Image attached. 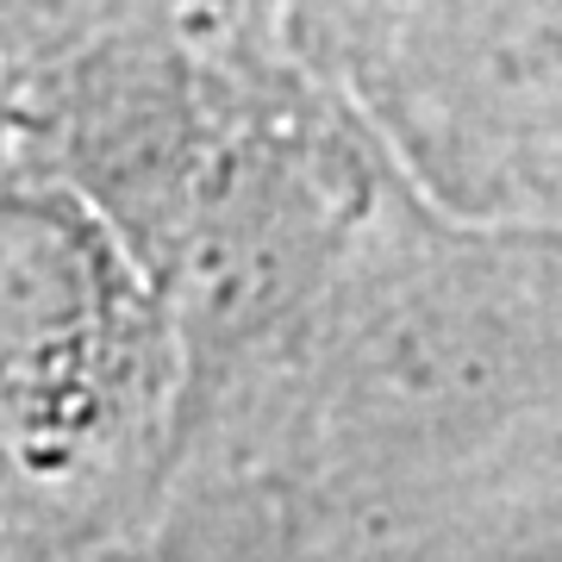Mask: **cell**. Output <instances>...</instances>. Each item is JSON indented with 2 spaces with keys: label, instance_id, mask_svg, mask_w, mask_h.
<instances>
[{
  "label": "cell",
  "instance_id": "obj_1",
  "mask_svg": "<svg viewBox=\"0 0 562 562\" xmlns=\"http://www.w3.org/2000/svg\"><path fill=\"white\" fill-rule=\"evenodd\" d=\"M557 220H457L382 162L319 294L176 462L281 494L301 543L557 482Z\"/></svg>",
  "mask_w": 562,
  "mask_h": 562
},
{
  "label": "cell",
  "instance_id": "obj_2",
  "mask_svg": "<svg viewBox=\"0 0 562 562\" xmlns=\"http://www.w3.org/2000/svg\"><path fill=\"white\" fill-rule=\"evenodd\" d=\"M181 350L69 176L0 157V543L125 519L176 475Z\"/></svg>",
  "mask_w": 562,
  "mask_h": 562
},
{
  "label": "cell",
  "instance_id": "obj_3",
  "mask_svg": "<svg viewBox=\"0 0 562 562\" xmlns=\"http://www.w3.org/2000/svg\"><path fill=\"white\" fill-rule=\"evenodd\" d=\"M0 562H301V525L257 475L176 462L138 513L63 538L0 543Z\"/></svg>",
  "mask_w": 562,
  "mask_h": 562
},
{
  "label": "cell",
  "instance_id": "obj_4",
  "mask_svg": "<svg viewBox=\"0 0 562 562\" xmlns=\"http://www.w3.org/2000/svg\"><path fill=\"white\" fill-rule=\"evenodd\" d=\"M301 562H557V482L506 487L382 531L313 538Z\"/></svg>",
  "mask_w": 562,
  "mask_h": 562
}]
</instances>
